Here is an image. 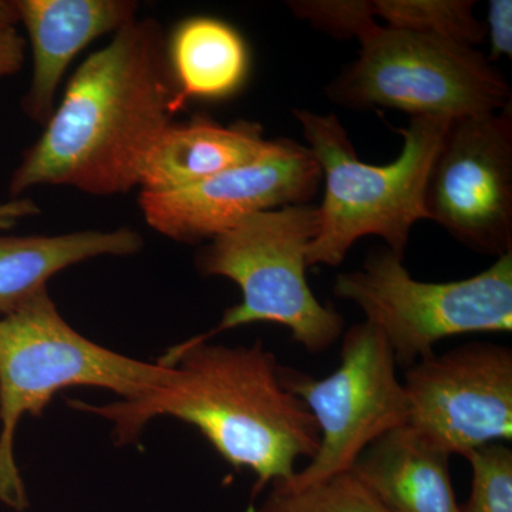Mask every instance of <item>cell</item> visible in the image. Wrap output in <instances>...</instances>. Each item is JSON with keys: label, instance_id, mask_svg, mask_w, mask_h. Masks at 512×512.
Returning <instances> with one entry per match:
<instances>
[{"label": "cell", "instance_id": "52a82bcc", "mask_svg": "<svg viewBox=\"0 0 512 512\" xmlns=\"http://www.w3.org/2000/svg\"><path fill=\"white\" fill-rule=\"evenodd\" d=\"M333 293L356 303L397 365L409 369L451 336L511 332L512 252L476 276L433 284L412 278L403 258L380 249L360 271L336 276Z\"/></svg>", "mask_w": 512, "mask_h": 512}, {"label": "cell", "instance_id": "ac0fdd59", "mask_svg": "<svg viewBox=\"0 0 512 512\" xmlns=\"http://www.w3.org/2000/svg\"><path fill=\"white\" fill-rule=\"evenodd\" d=\"M256 512H390L352 473L302 488L272 485Z\"/></svg>", "mask_w": 512, "mask_h": 512}, {"label": "cell", "instance_id": "7a4b0ae2", "mask_svg": "<svg viewBox=\"0 0 512 512\" xmlns=\"http://www.w3.org/2000/svg\"><path fill=\"white\" fill-rule=\"evenodd\" d=\"M175 97L163 29L151 19L128 23L73 74L45 133L13 173L10 195L36 185L93 195L133 190L180 111Z\"/></svg>", "mask_w": 512, "mask_h": 512}, {"label": "cell", "instance_id": "30bf717a", "mask_svg": "<svg viewBox=\"0 0 512 512\" xmlns=\"http://www.w3.org/2000/svg\"><path fill=\"white\" fill-rule=\"evenodd\" d=\"M409 426L453 456L512 437V350L471 342L430 355L403 382Z\"/></svg>", "mask_w": 512, "mask_h": 512}, {"label": "cell", "instance_id": "5bb4252c", "mask_svg": "<svg viewBox=\"0 0 512 512\" xmlns=\"http://www.w3.org/2000/svg\"><path fill=\"white\" fill-rule=\"evenodd\" d=\"M274 141L249 121L221 126L207 117L173 123L157 141L141 174V191L167 192L201 183L264 157Z\"/></svg>", "mask_w": 512, "mask_h": 512}, {"label": "cell", "instance_id": "ba28073f", "mask_svg": "<svg viewBox=\"0 0 512 512\" xmlns=\"http://www.w3.org/2000/svg\"><path fill=\"white\" fill-rule=\"evenodd\" d=\"M389 343L372 323H357L343 336L340 365L325 379L282 367L286 389L308 407L320 446L308 466L284 488H302L352 470L373 441L409 423V402Z\"/></svg>", "mask_w": 512, "mask_h": 512}, {"label": "cell", "instance_id": "ffe728a7", "mask_svg": "<svg viewBox=\"0 0 512 512\" xmlns=\"http://www.w3.org/2000/svg\"><path fill=\"white\" fill-rule=\"evenodd\" d=\"M296 18L338 39L357 37L372 26V0H292L288 2Z\"/></svg>", "mask_w": 512, "mask_h": 512}, {"label": "cell", "instance_id": "e0dca14e", "mask_svg": "<svg viewBox=\"0 0 512 512\" xmlns=\"http://www.w3.org/2000/svg\"><path fill=\"white\" fill-rule=\"evenodd\" d=\"M471 0H372L373 16L387 28L440 36L474 47L487 37V29L474 15Z\"/></svg>", "mask_w": 512, "mask_h": 512}, {"label": "cell", "instance_id": "4fadbf2b", "mask_svg": "<svg viewBox=\"0 0 512 512\" xmlns=\"http://www.w3.org/2000/svg\"><path fill=\"white\" fill-rule=\"evenodd\" d=\"M450 457L404 424L373 441L350 471L390 512H463Z\"/></svg>", "mask_w": 512, "mask_h": 512}, {"label": "cell", "instance_id": "6da1fadb", "mask_svg": "<svg viewBox=\"0 0 512 512\" xmlns=\"http://www.w3.org/2000/svg\"><path fill=\"white\" fill-rule=\"evenodd\" d=\"M164 359L173 366L170 379L141 399L67 403L110 421L119 446L134 443L158 417L190 424L225 463L255 474V493L288 483L299 458L312 460L318 453L315 417L286 389L282 367L262 342L211 345L202 335L175 346Z\"/></svg>", "mask_w": 512, "mask_h": 512}, {"label": "cell", "instance_id": "7c38bea8", "mask_svg": "<svg viewBox=\"0 0 512 512\" xmlns=\"http://www.w3.org/2000/svg\"><path fill=\"white\" fill-rule=\"evenodd\" d=\"M19 22L32 47V82L22 109L30 120L46 126L55 111L60 82L74 57L107 33L136 20L131 0H16Z\"/></svg>", "mask_w": 512, "mask_h": 512}, {"label": "cell", "instance_id": "603a6c76", "mask_svg": "<svg viewBox=\"0 0 512 512\" xmlns=\"http://www.w3.org/2000/svg\"><path fill=\"white\" fill-rule=\"evenodd\" d=\"M19 22V12L16 8V2L0 0V23H9L16 25Z\"/></svg>", "mask_w": 512, "mask_h": 512}, {"label": "cell", "instance_id": "d6986e66", "mask_svg": "<svg viewBox=\"0 0 512 512\" xmlns=\"http://www.w3.org/2000/svg\"><path fill=\"white\" fill-rule=\"evenodd\" d=\"M471 467V493L463 512H512V450L487 444L466 456Z\"/></svg>", "mask_w": 512, "mask_h": 512}, {"label": "cell", "instance_id": "3957f363", "mask_svg": "<svg viewBox=\"0 0 512 512\" xmlns=\"http://www.w3.org/2000/svg\"><path fill=\"white\" fill-rule=\"evenodd\" d=\"M167 360L144 362L97 345L59 312L49 289L0 318V503L29 508L15 456L16 431L25 416L40 417L69 387H99L137 400L164 386Z\"/></svg>", "mask_w": 512, "mask_h": 512}, {"label": "cell", "instance_id": "9a60e30c", "mask_svg": "<svg viewBox=\"0 0 512 512\" xmlns=\"http://www.w3.org/2000/svg\"><path fill=\"white\" fill-rule=\"evenodd\" d=\"M143 237L130 228L62 235H0V318L47 291V284L70 266L100 256H131Z\"/></svg>", "mask_w": 512, "mask_h": 512}, {"label": "cell", "instance_id": "8fae6325", "mask_svg": "<svg viewBox=\"0 0 512 512\" xmlns=\"http://www.w3.org/2000/svg\"><path fill=\"white\" fill-rule=\"evenodd\" d=\"M322 180L308 147L279 138L254 163L174 191H141L138 202L151 228L174 241L197 244L255 212L309 204Z\"/></svg>", "mask_w": 512, "mask_h": 512}, {"label": "cell", "instance_id": "9c48e42d", "mask_svg": "<svg viewBox=\"0 0 512 512\" xmlns=\"http://www.w3.org/2000/svg\"><path fill=\"white\" fill-rule=\"evenodd\" d=\"M424 208L466 247L512 252L511 104L450 121L427 177Z\"/></svg>", "mask_w": 512, "mask_h": 512}, {"label": "cell", "instance_id": "277c9868", "mask_svg": "<svg viewBox=\"0 0 512 512\" xmlns=\"http://www.w3.org/2000/svg\"><path fill=\"white\" fill-rule=\"evenodd\" d=\"M301 124L309 150L325 178L319 210V232L306 254L308 266H338L357 239L377 235L389 251L404 258L410 231L429 220L424 188L451 120L413 117L400 128L402 153L389 165L362 163L348 133L335 114L292 110Z\"/></svg>", "mask_w": 512, "mask_h": 512}, {"label": "cell", "instance_id": "44dd1931", "mask_svg": "<svg viewBox=\"0 0 512 512\" xmlns=\"http://www.w3.org/2000/svg\"><path fill=\"white\" fill-rule=\"evenodd\" d=\"M487 35L490 36V62L501 56L512 55V2L491 0L488 8Z\"/></svg>", "mask_w": 512, "mask_h": 512}, {"label": "cell", "instance_id": "8992f818", "mask_svg": "<svg viewBox=\"0 0 512 512\" xmlns=\"http://www.w3.org/2000/svg\"><path fill=\"white\" fill-rule=\"evenodd\" d=\"M357 39L359 59L326 87L339 106L454 120L497 113L511 104L510 83L474 47L377 23Z\"/></svg>", "mask_w": 512, "mask_h": 512}, {"label": "cell", "instance_id": "2e32d148", "mask_svg": "<svg viewBox=\"0 0 512 512\" xmlns=\"http://www.w3.org/2000/svg\"><path fill=\"white\" fill-rule=\"evenodd\" d=\"M167 56L180 110L190 99L232 96L248 76L247 43L228 23L208 16L181 22L167 43Z\"/></svg>", "mask_w": 512, "mask_h": 512}, {"label": "cell", "instance_id": "5b68a950", "mask_svg": "<svg viewBox=\"0 0 512 512\" xmlns=\"http://www.w3.org/2000/svg\"><path fill=\"white\" fill-rule=\"evenodd\" d=\"M318 232V207L298 204L255 212L211 239L197 255L198 271L235 282L242 299L210 336L272 322L285 326L308 352L328 350L342 336L345 320L319 302L306 279V254Z\"/></svg>", "mask_w": 512, "mask_h": 512}, {"label": "cell", "instance_id": "7402d4cb", "mask_svg": "<svg viewBox=\"0 0 512 512\" xmlns=\"http://www.w3.org/2000/svg\"><path fill=\"white\" fill-rule=\"evenodd\" d=\"M25 39L15 25L0 23V79L13 76L25 62Z\"/></svg>", "mask_w": 512, "mask_h": 512}]
</instances>
